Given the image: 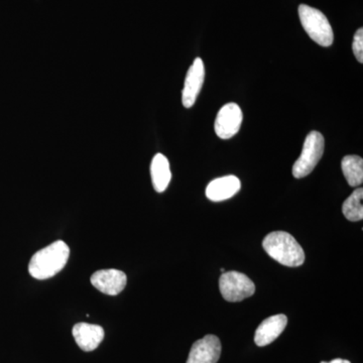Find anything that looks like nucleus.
I'll return each mask as SVG.
<instances>
[{
	"label": "nucleus",
	"instance_id": "nucleus-1",
	"mask_svg": "<svg viewBox=\"0 0 363 363\" xmlns=\"http://www.w3.org/2000/svg\"><path fill=\"white\" fill-rule=\"evenodd\" d=\"M70 255L66 242L57 240L35 252L28 264V272L35 279H48L56 276L65 267Z\"/></svg>",
	"mask_w": 363,
	"mask_h": 363
},
{
	"label": "nucleus",
	"instance_id": "nucleus-2",
	"mask_svg": "<svg viewBox=\"0 0 363 363\" xmlns=\"http://www.w3.org/2000/svg\"><path fill=\"white\" fill-rule=\"evenodd\" d=\"M262 247L267 255L289 267L302 266L305 262V252L297 240L285 231H274L267 234L262 241Z\"/></svg>",
	"mask_w": 363,
	"mask_h": 363
},
{
	"label": "nucleus",
	"instance_id": "nucleus-3",
	"mask_svg": "<svg viewBox=\"0 0 363 363\" xmlns=\"http://www.w3.org/2000/svg\"><path fill=\"white\" fill-rule=\"evenodd\" d=\"M298 16L306 33L315 43L322 47H330L333 44V30L322 11L314 7L301 4L298 6Z\"/></svg>",
	"mask_w": 363,
	"mask_h": 363
},
{
	"label": "nucleus",
	"instance_id": "nucleus-4",
	"mask_svg": "<svg viewBox=\"0 0 363 363\" xmlns=\"http://www.w3.org/2000/svg\"><path fill=\"white\" fill-rule=\"evenodd\" d=\"M325 140L318 131H312L306 138L302 154L293 166V176L305 178L311 174L324 154Z\"/></svg>",
	"mask_w": 363,
	"mask_h": 363
},
{
	"label": "nucleus",
	"instance_id": "nucleus-5",
	"mask_svg": "<svg viewBox=\"0 0 363 363\" xmlns=\"http://www.w3.org/2000/svg\"><path fill=\"white\" fill-rule=\"evenodd\" d=\"M222 297L228 302H240L255 293V283L245 274L238 272H225L219 279Z\"/></svg>",
	"mask_w": 363,
	"mask_h": 363
},
{
	"label": "nucleus",
	"instance_id": "nucleus-6",
	"mask_svg": "<svg viewBox=\"0 0 363 363\" xmlns=\"http://www.w3.org/2000/svg\"><path fill=\"white\" fill-rule=\"evenodd\" d=\"M242 119L240 107L236 104H227L217 114L215 133L222 140H229L240 131Z\"/></svg>",
	"mask_w": 363,
	"mask_h": 363
},
{
	"label": "nucleus",
	"instance_id": "nucleus-7",
	"mask_svg": "<svg viewBox=\"0 0 363 363\" xmlns=\"http://www.w3.org/2000/svg\"><path fill=\"white\" fill-rule=\"evenodd\" d=\"M91 284L100 292L108 296H116L123 292L126 286V274L118 269H101L91 276Z\"/></svg>",
	"mask_w": 363,
	"mask_h": 363
},
{
	"label": "nucleus",
	"instance_id": "nucleus-8",
	"mask_svg": "<svg viewBox=\"0 0 363 363\" xmlns=\"http://www.w3.org/2000/svg\"><path fill=\"white\" fill-rule=\"evenodd\" d=\"M204 79V63L202 59L196 58L194 63L189 68L183 92H182V101L186 108H191L195 104L198 95L202 89Z\"/></svg>",
	"mask_w": 363,
	"mask_h": 363
},
{
	"label": "nucleus",
	"instance_id": "nucleus-9",
	"mask_svg": "<svg viewBox=\"0 0 363 363\" xmlns=\"http://www.w3.org/2000/svg\"><path fill=\"white\" fill-rule=\"evenodd\" d=\"M221 355V343L215 335H206L191 348L187 363H217Z\"/></svg>",
	"mask_w": 363,
	"mask_h": 363
},
{
	"label": "nucleus",
	"instance_id": "nucleus-10",
	"mask_svg": "<svg viewBox=\"0 0 363 363\" xmlns=\"http://www.w3.org/2000/svg\"><path fill=\"white\" fill-rule=\"evenodd\" d=\"M288 324L286 315L279 314L269 317L262 321L255 331V342L259 347L269 345L285 330Z\"/></svg>",
	"mask_w": 363,
	"mask_h": 363
},
{
	"label": "nucleus",
	"instance_id": "nucleus-11",
	"mask_svg": "<svg viewBox=\"0 0 363 363\" xmlns=\"http://www.w3.org/2000/svg\"><path fill=\"white\" fill-rule=\"evenodd\" d=\"M72 333L79 347L86 352L96 350L104 338V329L99 325L78 323L74 325Z\"/></svg>",
	"mask_w": 363,
	"mask_h": 363
},
{
	"label": "nucleus",
	"instance_id": "nucleus-12",
	"mask_svg": "<svg viewBox=\"0 0 363 363\" xmlns=\"http://www.w3.org/2000/svg\"><path fill=\"white\" fill-rule=\"evenodd\" d=\"M241 183L235 176H225L215 179L206 188V196L210 201L221 202L230 199L240 192Z\"/></svg>",
	"mask_w": 363,
	"mask_h": 363
},
{
	"label": "nucleus",
	"instance_id": "nucleus-13",
	"mask_svg": "<svg viewBox=\"0 0 363 363\" xmlns=\"http://www.w3.org/2000/svg\"><path fill=\"white\" fill-rule=\"evenodd\" d=\"M152 185L157 193H162L168 188L172 179L168 159L162 154H157L150 164Z\"/></svg>",
	"mask_w": 363,
	"mask_h": 363
},
{
	"label": "nucleus",
	"instance_id": "nucleus-14",
	"mask_svg": "<svg viewBox=\"0 0 363 363\" xmlns=\"http://www.w3.org/2000/svg\"><path fill=\"white\" fill-rule=\"evenodd\" d=\"M341 168L348 185L357 187L363 182V160L362 157L346 156L341 162Z\"/></svg>",
	"mask_w": 363,
	"mask_h": 363
},
{
	"label": "nucleus",
	"instance_id": "nucleus-15",
	"mask_svg": "<svg viewBox=\"0 0 363 363\" xmlns=\"http://www.w3.org/2000/svg\"><path fill=\"white\" fill-rule=\"evenodd\" d=\"M363 189L358 188L343 203L342 212L350 221H360L363 219Z\"/></svg>",
	"mask_w": 363,
	"mask_h": 363
},
{
	"label": "nucleus",
	"instance_id": "nucleus-16",
	"mask_svg": "<svg viewBox=\"0 0 363 363\" xmlns=\"http://www.w3.org/2000/svg\"><path fill=\"white\" fill-rule=\"evenodd\" d=\"M353 52L357 57V61L359 63H363V28H360L355 33L354 38H353L352 44Z\"/></svg>",
	"mask_w": 363,
	"mask_h": 363
},
{
	"label": "nucleus",
	"instance_id": "nucleus-17",
	"mask_svg": "<svg viewBox=\"0 0 363 363\" xmlns=\"http://www.w3.org/2000/svg\"><path fill=\"white\" fill-rule=\"evenodd\" d=\"M320 363H351L350 360L341 359V358H336V359L332 360L330 362H322Z\"/></svg>",
	"mask_w": 363,
	"mask_h": 363
},
{
	"label": "nucleus",
	"instance_id": "nucleus-18",
	"mask_svg": "<svg viewBox=\"0 0 363 363\" xmlns=\"http://www.w3.org/2000/svg\"><path fill=\"white\" fill-rule=\"evenodd\" d=\"M220 272H222V274H223V272H225V269H220Z\"/></svg>",
	"mask_w": 363,
	"mask_h": 363
}]
</instances>
